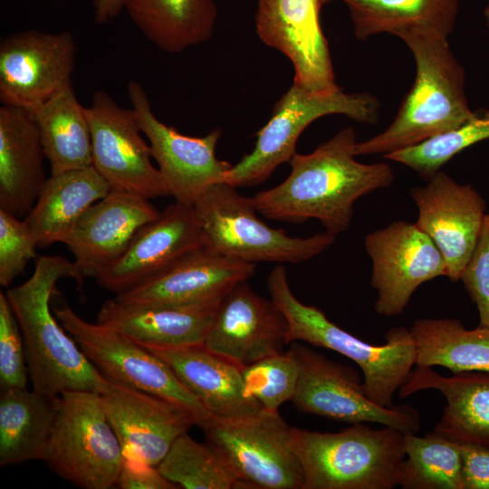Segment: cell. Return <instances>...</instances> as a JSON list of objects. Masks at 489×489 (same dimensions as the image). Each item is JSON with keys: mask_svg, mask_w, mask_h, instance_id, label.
Here are the masks:
<instances>
[{"mask_svg": "<svg viewBox=\"0 0 489 489\" xmlns=\"http://www.w3.org/2000/svg\"><path fill=\"white\" fill-rule=\"evenodd\" d=\"M356 145L355 130L348 127L312 152L295 153L288 162L290 175L252 197L256 211L268 219L294 224L318 219L335 236L345 232L357 199L394 180L389 165L357 161Z\"/></svg>", "mask_w": 489, "mask_h": 489, "instance_id": "cell-1", "label": "cell"}, {"mask_svg": "<svg viewBox=\"0 0 489 489\" xmlns=\"http://www.w3.org/2000/svg\"><path fill=\"white\" fill-rule=\"evenodd\" d=\"M82 289L84 277L73 261L42 255L32 275L9 288L6 296L20 326L33 388L49 396L84 390L101 393L109 384L65 331L50 306L59 280Z\"/></svg>", "mask_w": 489, "mask_h": 489, "instance_id": "cell-2", "label": "cell"}, {"mask_svg": "<svg viewBox=\"0 0 489 489\" xmlns=\"http://www.w3.org/2000/svg\"><path fill=\"white\" fill-rule=\"evenodd\" d=\"M401 40L416 62V78L391 124L357 142L356 156L382 154L419 144L465 123L475 115L465 95V70L447 38L410 34Z\"/></svg>", "mask_w": 489, "mask_h": 489, "instance_id": "cell-3", "label": "cell"}, {"mask_svg": "<svg viewBox=\"0 0 489 489\" xmlns=\"http://www.w3.org/2000/svg\"><path fill=\"white\" fill-rule=\"evenodd\" d=\"M267 288L287 321L289 343L303 341L349 358L362 371L367 397L381 407L393 406V396L416 365L417 348L410 330L392 328L383 345L365 342L331 321L319 308L300 302L291 290L283 266L271 271Z\"/></svg>", "mask_w": 489, "mask_h": 489, "instance_id": "cell-4", "label": "cell"}, {"mask_svg": "<svg viewBox=\"0 0 489 489\" xmlns=\"http://www.w3.org/2000/svg\"><path fill=\"white\" fill-rule=\"evenodd\" d=\"M405 432L352 424L328 433L291 427L290 445L303 475L302 489H393L406 456Z\"/></svg>", "mask_w": 489, "mask_h": 489, "instance_id": "cell-5", "label": "cell"}, {"mask_svg": "<svg viewBox=\"0 0 489 489\" xmlns=\"http://www.w3.org/2000/svg\"><path fill=\"white\" fill-rule=\"evenodd\" d=\"M205 245L243 262L298 264L322 253L335 241L327 232L308 237L288 235L256 216L252 197L225 183L209 186L193 204Z\"/></svg>", "mask_w": 489, "mask_h": 489, "instance_id": "cell-6", "label": "cell"}, {"mask_svg": "<svg viewBox=\"0 0 489 489\" xmlns=\"http://www.w3.org/2000/svg\"><path fill=\"white\" fill-rule=\"evenodd\" d=\"M124 459L100 393L75 390L61 394L40 460L76 486L110 489L116 485Z\"/></svg>", "mask_w": 489, "mask_h": 489, "instance_id": "cell-7", "label": "cell"}, {"mask_svg": "<svg viewBox=\"0 0 489 489\" xmlns=\"http://www.w3.org/2000/svg\"><path fill=\"white\" fill-rule=\"evenodd\" d=\"M379 102L368 92L346 93L340 87L328 91H310L295 83L275 103L269 120L256 133L254 149L233 165L225 183L235 187L266 181L274 170L296 153V143L314 120L341 114L358 122L378 120Z\"/></svg>", "mask_w": 489, "mask_h": 489, "instance_id": "cell-8", "label": "cell"}, {"mask_svg": "<svg viewBox=\"0 0 489 489\" xmlns=\"http://www.w3.org/2000/svg\"><path fill=\"white\" fill-rule=\"evenodd\" d=\"M52 308L62 326L109 381L182 407L193 415L197 426L212 416L168 364L150 350L113 329L85 321L66 303Z\"/></svg>", "mask_w": 489, "mask_h": 489, "instance_id": "cell-9", "label": "cell"}, {"mask_svg": "<svg viewBox=\"0 0 489 489\" xmlns=\"http://www.w3.org/2000/svg\"><path fill=\"white\" fill-rule=\"evenodd\" d=\"M197 427L246 489H302V469L290 445L291 427L279 412L211 416Z\"/></svg>", "mask_w": 489, "mask_h": 489, "instance_id": "cell-10", "label": "cell"}, {"mask_svg": "<svg viewBox=\"0 0 489 489\" xmlns=\"http://www.w3.org/2000/svg\"><path fill=\"white\" fill-rule=\"evenodd\" d=\"M288 351L298 366V381L292 398L305 414L351 424L377 423L405 433L420 429V417L410 405L381 407L365 394L358 373L302 345L292 342Z\"/></svg>", "mask_w": 489, "mask_h": 489, "instance_id": "cell-11", "label": "cell"}, {"mask_svg": "<svg viewBox=\"0 0 489 489\" xmlns=\"http://www.w3.org/2000/svg\"><path fill=\"white\" fill-rule=\"evenodd\" d=\"M127 92L142 133L149 140L152 158L175 201L193 206L209 186L225 181L233 165L216 155L220 129L203 137L184 135L155 116L149 97L138 82H129Z\"/></svg>", "mask_w": 489, "mask_h": 489, "instance_id": "cell-12", "label": "cell"}, {"mask_svg": "<svg viewBox=\"0 0 489 489\" xmlns=\"http://www.w3.org/2000/svg\"><path fill=\"white\" fill-rule=\"evenodd\" d=\"M91 135L92 166L111 189L154 198L169 196L152 164L149 144L142 137L134 110L124 109L97 91L86 108Z\"/></svg>", "mask_w": 489, "mask_h": 489, "instance_id": "cell-13", "label": "cell"}, {"mask_svg": "<svg viewBox=\"0 0 489 489\" xmlns=\"http://www.w3.org/2000/svg\"><path fill=\"white\" fill-rule=\"evenodd\" d=\"M365 249L372 261L375 312L400 315L422 283L446 275L445 258L435 242L417 225L396 221L369 234Z\"/></svg>", "mask_w": 489, "mask_h": 489, "instance_id": "cell-14", "label": "cell"}, {"mask_svg": "<svg viewBox=\"0 0 489 489\" xmlns=\"http://www.w3.org/2000/svg\"><path fill=\"white\" fill-rule=\"evenodd\" d=\"M76 45L69 32L27 30L0 43V101L32 111L72 84Z\"/></svg>", "mask_w": 489, "mask_h": 489, "instance_id": "cell-15", "label": "cell"}, {"mask_svg": "<svg viewBox=\"0 0 489 489\" xmlns=\"http://www.w3.org/2000/svg\"><path fill=\"white\" fill-rule=\"evenodd\" d=\"M321 0H258L256 34L292 62L293 83L328 91L335 82L329 44L320 24Z\"/></svg>", "mask_w": 489, "mask_h": 489, "instance_id": "cell-16", "label": "cell"}, {"mask_svg": "<svg viewBox=\"0 0 489 489\" xmlns=\"http://www.w3.org/2000/svg\"><path fill=\"white\" fill-rule=\"evenodd\" d=\"M418 210L416 225L437 245L452 282L461 274L475 249L485 202L470 185H461L443 171L424 187L410 189Z\"/></svg>", "mask_w": 489, "mask_h": 489, "instance_id": "cell-17", "label": "cell"}, {"mask_svg": "<svg viewBox=\"0 0 489 489\" xmlns=\"http://www.w3.org/2000/svg\"><path fill=\"white\" fill-rule=\"evenodd\" d=\"M288 323L273 302L243 281L220 301L204 345L244 367L283 353Z\"/></svg>", "mask_w": 489, "mask_h": 489, "instance_id": "cell-18", "label": "cell"}, {"mask_svg": "<svg viewBox=\"0 0 489 489\" xmlns=\"http://www.w3.org/2000/svg\"><path fill=\"white\" fill-rule=\"evenodd\" d=\"M100 396L128 459L157 466L175 440L197 425L182 407L127 386L109 381Z\"/></svg>", "mask_w": 489, "mask_h": 489, "instance_id": "cell-19", "label": "cell"}, {"mask_svg": "<svg viewBox=\"0 0 489 489\" xmlns=\"http://www.w3.org/2000/svg\"><path fill=\"white\" fill-rule=\"evenodd\" d=\"M255 264L225 256L206 245L183 254L164 270L117 294L127 303L193 305L222 298L237 283L247 281Z\"/></svg>", "mask_w": 489, "mask_h": 489, "instance_id": "cell-20", "label": "cell"}, {"mask_svg": "<svg viewBox=\"0 0 489 489\" xmlns=\"http://www.w3.org/2000/svg\"><path fill=\"white\" fill-rule=\"evenodd\" d=\"M204 244L193 206L175 201L142 226L125 251L95 279L102 288L119 294Z\"/></svg>", "mask_w": 489, "mask_h": 489, "instance_id": "cell-21", "label": "cell"}, {"mask_svg": "<svg viewBox=\"0 0 489 489\" xmlns=\"http://www.w3.org/2000/svg\"><path fill=\"white\" fill-rule=\"evenodd\" d=\"M160 212L149 199L113 190L82 215L64 241L82 275L96 278Z\"/></svg>", "mask_w": 489, "mask_h": 489, "instance_id": "cell-22", "label": "cell"}, {"mask_svg": "<svg viewBox=\"0 0 489 489\" xmlns=\"http://www.w3.org/2000/svg\"><path fill=\"white\" fill-rule=\"evenodd\" d=\"M220 301L158 305L127 303L114 298L102 303L97 322L146 348L197 345L204 343Z\"/></svg>", "mask_w": 489, "mask_h": 489, "instance_id": "cell-23", "label": "cell"}, {"mask_svg": "<svg viewBox=\"0 0 489 489\" xmlns=\"http://www.w3.org/2000/svg\"><path fill=\"white\" fill-rule=\"evenodd\" d=\"M427 389L440 392L446 401L435 433L458 444L489 448L488 372L462 371L446 377L431 367L417 366L399 388L398 397Z\"/></svg>", "mask_w": 489, "mask_h": 489, "instance_id": "cell-24", "label": "cell"}, {"mask_svg": "<svg viewBox=\"0 0 489 489\" xmlns=\"http://www.w3.org/2000/svg\"><path fill=\"white\" fill-rule=\"evenodd\" d=\"M45 153L31 111L0 108V209L26 216L46 181Z\"/></svg>", "mask_w": 489, "mask_h": 489, "instance_id": "cell-25", "label": "cell"}, {"mask_svg": "<svg viewBox=\"0 0 489 489\" xmlns=\"http://www.w3.org/2000/svg\"><path fill=\"white\" fill-rule=\"evenodd\" d=\"M148 349L168 364L212 416L238 417L263 409L244 390L242 367L210 350L204 343Z\"/></svg>", "mask_w": 489, "mask_h": 489, "instance_id": "cell-26", "label": "cell"}, {"mask_svg": "<svg viewBox=\"0 0 489 489\" xmlns=\"http://www.w3.org/2000/svg\"><path fill=\"white\" fill-rule=\"evenodd\" d=\"M110 190L93 166L51 175L24 218L37 245L63 244L82 215Z\"/></svg>", "mask_w": 489, "mask_h": 489, "instance_id": "cell-27", "label": "cell"}, {"mask_svg": "<svg viewBox=\"0 0 489 489\" xmlns=\"http://www.w3.org/2000/svg\"><path fill=\"white\" fill-rule=\"evenodd\" d=\"M130 20L158 49L179 53L207 42L218 11L214 0H121Z\"/></svg>", "mask_w": 489, "mask_h": 489, "instance_id": "cell-28", "label": "cell"}, {"mask_svg": "<svg viewBox=\"0 0 489 489\" xmlns=\"http://www.w3.org/2000/svg\"><path fill=\"white\" fill-rule=\"evenodd\" d=\"M355 36L366 40L379 34L400 39L410 34L447 38L454 30L458 0H341Z\"/></svg>", "mask_w": 489, "mask_h": 489, "instance_id": "cell-29", "label": "cell"}, {"mask_svg": "<svg viewBox=\"0 0 489 489\" xmlns=\"http://www.w3.org/2000/svg\"><path fill=\"white\" fill-rule=\"evenodd\" d=\"M59 396L25 388L1 390L0 465L40 460L57 413Z\"/></svg>", "mask_w": 489, "mask_h": 489, "instance_id": "cell-30", "label": "cell"}, {"mask_svg": "<svg viewBox=\"0 0 489 489\" xmlns=\"http://www.w3.org/2000/svg\"><path fill=\"white\" fill-rule=\"evenodd\" d=\"M51 175L92 166L91 135L86 107L72 84L33 110Z\"/></svg>", "mask_w": 489, "mask_h": 489, "instance_id": "cell-31", "label": "cell"}, {"mask_svg": "<svg viewBox=\"0 0 489 489\" xmlns=\"http://www.w3.org/2000/svg\"><path fill=\"white\" fill-rule=\"evenodd\" d=\"M417 348V367L440 366L453 373H489V328L468 330L451 318L417 320L411 329Z\"/></svg>", "mask_w": 489, "mask_h": 489, "instance_id": "cell-32", "label": "cell"}, {"mask_svg": "<svg viewBox=\"0 0 489 489\" xmlns=\"http://www.w3.org/2000/svg\"><path fill=\"white\" fill-rule=\"evenodd\" d=\"M460 444L434 431L406 434V456L400 467L403 489H464Z\"/></svg>", "mask_w": 489, "mask_h": 489, "instance_id": "cell-33", "label": "cell"}, {"mask_svg": "<svg viewBox=\"0 0 489 489\" xmlns=\"http://www.w3.org/2000/svg\"><path fill=\"white\" fill-rule=\"evenodd\" d=\"M157 466L166 478L185 489H246L217 448L196 441L187 432L175 440Z\"/></svg>", "mask_w": 489, "mask_h": 489, "instance_id": "cell-34", "label": "cell"}, {"mask_svg": "<svg viewBox=\"0 0 489 489\" xmlns=\"http://www.w3.org/2000/svg\"><path fill=\"white\" fill-rule=\"evenodd\" d=\"M486 139H489V111H475L474 118L454 129L384 157L429 180L454 156Z\"/></svg>", "mask_w": 489, "mask_h": 489, "instance_id": "cell-35", "label": "cell"}, {"mask_svg": "<svg viewBox=\"0 0 489 489\" xmlns=\"http://www.w3.org/2000/svg\"><path fill=\"white\" fill-rule=\"evenodd\" d=\"M241 371L246 394L256 399L263 409L279 412L284 402L292 400L298 366L288 350L244 366Z\"/></svg>", "mask_w": 489, "mask_h": 489, "instance_id": "cell-36", "label": "cell"}, {"mask_svg": "<svg viewBox=\"0 0 489 489\" xmlns=\"http://www.w3.org/2000/svg\"><path fill=\"white\" fill-rule=\"evenodd\" d=\"M29 378L23 334L7 296L0 292L1 390L25 388Z\"/></svg>", "mask_w": 489, "mask_h": 489, "instance_id": "cell-37", "label": "cell"}, {"mask_svg": "<svg viewBox=\"0 0 489 489\" xmlns=\"http://www.w3.org/2000/svg\"><path fill=\"white\" fill-rule=\"evenodd\" d=\"M36 240L24 219L0 209V284L9 286L36 256Z\"/></svg>", "mask_w": 489, "mask_h": 489, "instance_id": "cell-38", "label": "cell"}, {"mask_svg": "<svg viewBox=\"0 0 489 489\" xmlns=\"http://www.w3.org/2000/svg\"><path fill=\"white\" fill-rule=\"evenodd\" d=\"M460 280L476 305L479 325L489 328V214L484 217L475 249Z\"/></svg>", "mask_w": 489, "mask_h": 489, "instance_id": "cell-39", "label": "cell"}, {"mask_svg": "<svg viewBox=\"0 0 489 489\" xmlns=\"http://www.w3.org/2000/svg\"><path fill=\"white\" fill-rule=\"evenodd\" d=\"M116 485L121 489H175L174 483L166 478L158 466L125 458Z\"/></svg>", "mask_w": 489, "mask_h": 489, "instance_id": "cell-40", "label": "cell"}, {"mask_svg": "<svg viewBox=\"0 0 489 489\" xmlns=\"http://www.w3.org/2000/svg\"><path fill=\"white\" fill-rule=\"evenodd\" d=\"M464 489H489V448L460 444Z\"/></svg>", "mask_w": 489, "mask_h": 489, "instance_id": "cell-41", "label": "cell"}, {"mask_svg": "<svg viewBox=\"0 0 489 489\" xmlns=\"http://www.w3.org/2000/svg\"><path fill=\"white\" fill-rule=\"evenodd\" d=\"M93 8L95 20L99 24L112 21L123 10L121 0H94Z\"/></svg>", "mask_w": 489, "mask_h": 489, "instance_id": "cell-42", "label": "cell"}, {"mask_svg": "<svg viewBox=\"0 0 489 489\" xmlns=\"http://www.w3.org/2000/svg\"><path fill=\"white\" fill-rule=\"evenodd\" d=\"M484 14V16H485V19H486L487 26L489 28V3L485 6Z\"/></svg>", "mask_w": 489, "mask_h": 489, "instance_id": "cell-43", "label": "cell"}, {"mask_svg": "<svg viewBox=\"0 0 489 489\" xmlns=\"http://www.w3.org/2000/svg\"><path fill=\"white\" fill-rule=\"evenodd\" d=\"M321 1L322 5H325V4H327V3H329V2H331L332 0H321Z\"/></svg>", "mask_w": 489, "mask_h": 489, "instance_id": "cell-44", "label": "cell"}]
</instances>
